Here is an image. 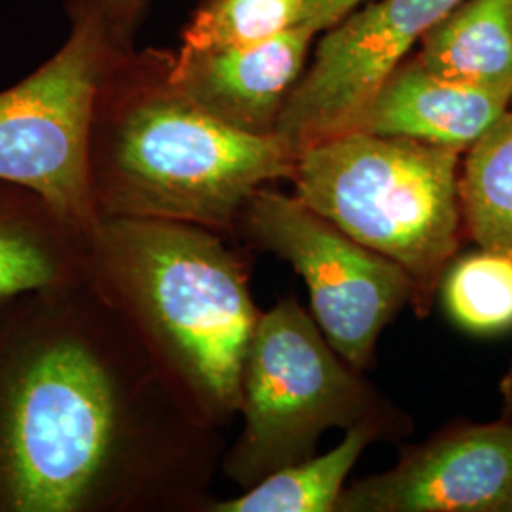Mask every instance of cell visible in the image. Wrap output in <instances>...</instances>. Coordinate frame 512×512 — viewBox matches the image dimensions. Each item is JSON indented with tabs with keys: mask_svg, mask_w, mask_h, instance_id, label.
<instances>
[{
	"mask_svg": "<svg viewBox=\"0 0 512 512\" xmlns=\"http://www.w3.org/2000/svg\"><path fill=\"white\" fill-rule=\"evenodd\" d=\"M501 395H503V404H505V416L512 423V366L511 370L505 374L501 380Z\"/></svg>",
	"mask_w": 512,
	"mask_h": 512,
	"instance_id": "20",
	"label": "cell"
},
{
	"mask_svg": "<svg viewBox=\"0 0 512 512\" xmlns=\"http://www.w3.org/2000/svg\"><path fill=\"white\" fill-rule=\"evenodd\" d=\"M512 484V423H456L346 488L336 512H499Z\"/></svg>",
	"mask_w": 512,
	"mask_h": 512,
	"instance_id": "9",
	"label": "cell"
},
{
	"mask_svg": "<svg viewBox=\"0 0 512 512\" xmlns=\"http://www.w3.org/2000/svg\"><path fill=\"white\" fill-rule=\"evenodd\" d=\"M73 308L48 304L0 342V511H97L167 492L184 444L169 427L200 423L148 414L177 397L148 351L131 365Z\"/></svg>",
	"mask_w": 512,
	"mask_h": 512,
	"instance_id": "1",
	"label": "cell"
},
{
	"mask_svg": "<svg viewBox=\"0 0 512 512\" xmlns=\"http://www.w3.org/2000/svg\"><path fill=\"white\" fill-rule=\"evenodd\" d=\"M243 431L224 471L243 490L315 456L329 429L410 418L346 363L294 296L260 313L241 380Z\"/></svg>",
	"mask_w": 512,
	"mask_h": 512,
	"instance_id": "5",
	"label": "cell"
},
{
	"mask_svg": "<svg viewBox=\"0 0 512 512\" xmlns=\"http://www.w3.org/2000/svg\"><path fill=\"white\" fill-rule=\"evenodd\" d=\"M499 512H512V484L511 488H509V492L505 495V499H503V503H501Z\"/></svg>",
	"mask_w": 512,
	"mask_h": 512,
	"instance_id": "21",
	"label": "cell"
},
{
	"mask_svg": "<svg viewBox=\"0 0 512 512\" xmlns=\"http://www.w3.org/2000/svg\"><path fill=\"white\" fill-rule=\"evenodd\" d=\"M446 310L459 327L494 334L512 327V256L480 249L454 258L440 283Z\"/></svg>",
	"mask_w": 512,
	"mask_h": 512,
	"instance_id": "16",
	"label": "cell"
},
{
	"mask_svg": "<svg viewBox=\"0 0 512 512\" xmlns=\"http://www.w3.org/2000/svg\"><path fill=\"white\" fill-rule=\"evenodd\" d=\"M238 228L302 275L315 321L338 355L359 372L372 368L385 327L412 304L414 285L404 268L349 238L300 198L266 186L245 203Z\"/></svg>",
	"mask_w": 512,
	"mask_h": 512,
	"instance_id": "7",
	"label": "cell"
},
{
	"mask_svg": "<svg viewBox=\"0 0 512 512\" xmlns=\"http://www.w3.org/2000/svg\"><path fill=\"white\" fill-rule=\"evenodd\" d=\"M40 198L27 188L0 190V302L18 294L73 285L78 262L59 220L21 215ZM74 236V234H73Z\"/></svg>",
	"mask_w": 512,
	"mask_h": 512,
	"instance_id": "14",
	"label": "cell"
},
{
	"mask_svg": "<svg viewBox=\"0 0 512 512\" xmlns=\"http://www.w3.org/2000/svg\"><path fill=\"white\" fill-rule=\"evenodd\" d=\"M86 251L97 291L184 406L209 427L241 412L243 366L260 313L243 260L215 230L101 217Z\"/></svg>",
	"mask_w": 512,
	"mask_h": 512,
	"instance_id": "3",
	"label": "cell"
},
{
	"mask_svg": "<svg viewBox=\"0 0 512 512\" xmlns=\"http://www.w3.org/2000/svg\"><path fill=\"white\" fill-rule=\"evenodd\" d=\"M147 4L148 0H67V10L93 14L118 50H131L137 23Z\"/></svg>",
	"mask_w": 512,
	"mask_h": 512,
	"instance_id": "18",
	"label": "cell"
},
{
	"mask_svg": "<svg viewBox=\"0 0 512 512\" xmlns=\"http://www.w3.org/2000/svg\"><path fill=\"white\" fill-rule=\"evenodd\" d=\"M459 202L469 238L480 249L512 256V110L467 150Z\"/></svg>",
	"mask_w": 512,
	"mask_h": 512,
	"instance_id": "15",
	"label": "cell"
},
{
	"mask_svg": "<svg viewBox=\"0 0 512 512\" xmlns=\"http://www.w3.org/2000/svg\"><path fill=\"white\" fill-rule=\"evenodd\" d=\"M304 0H205L184 27L179 54L251 46L277 37L302 19Z\"/></svg>",
	"mask_w": 512,
	"mask_h": 512,
	"instance_id": "17",
	"label": "cell"
},
{
	"mask_svg": "<svg viewBox=\"0 0 512 512\" xmlns=\"http://www.w3.org/2000/svg\"><path fill=\"white\" fill-rule=\"evenodd\" d=\"M57 54L0 93V183L37 194L84 245L101 215L93 200L90 137L101 82L118 50L103 23L69 12Z\"/></svg>",
	"mask_w": 512,
	"mask_h": 512,
	"instance_id": "6",
	"label": "cell"
},
{
	"mask_svg": "<svg viewBox=\"0 0 512 512\" xmlns=\"http://www.w3.org/2000/svg\"><path fill=\"white\" fill-rule=\"evenodd\" d=\"M370 0H304L300 25L313 33L327 31Z\"/></svg>",
	"mask_w": 512,
	"mask_h": 512,
	"instance_id": "19",
	"label": "cell"
},
{
	"mask_svg": "<svg viewBox=\"0 0 512 512\" xmlns=\"http://www.w3.org/2000/svg\"><path fill=\"white\" fill-rule=\"evenodd\" d=\"M410 425L363 421L346 431L344 440L323 456L289 465L266 476L243 494L209 507L213 512H334L346 490L351 469L374 440L401 439Z\"/></svg>",
	"mask_w": 512,
	"mask_h": 512,
	"instance_id": "12",
	"label": "cell"
},
{
	"mask_svg": "<svg viewBox=\"0 0 512 512\" xmlns=\"http://www.w3.org/2000/svg\"><path fill=\"white\" fill-rule=\"evenodd\" d=\"M512 88L450 80L403 61L374 97L359 131L465 152L509 110Z\"/></svg>",
	"mask_w": 512,
	"mask_h": 512,
	"instance_id": "11",
	"label": "cell"
},
{
	"mask_svg": "<svg viewBox=\"0 0 512 512\" xmlns=\"http://www.w3.org/2000/svg\"><path fill=\"white\" fill-rule=\"evenodd\" d=\"M463 0H370L327 29L289 93L275 135L298 158L317 143L359 131L385 80Z\"/></svg>",
	"mask_w": 512,
	"mask_h": 512,
	"instance_id": "8",
	"label": "cell"
},
{
	"mask_svg": "<svg viewBox=\"0 0 512 512\" xmlns=\"http://www.w3.org/2000/svg\"><path fill=\"white\" fill-rule=\"evenodd\" d=\"M459 156L416 139L353 131L300 152L291 181L315 213L404 268L412 308L423 317L465 230Z\"/></svg>",
	"mask_w": 512,
	"mask_h": 512,
	"instance_id": "4",
	"label": "cell"
},
{
	"mask_svg": "<svg viewBox=\"0 0 512 512\" xmlns=\"http://www.w3.org/2000/svg\"><path fill=\"white\" fill-rule=\"evenodd\" d=\"M414 57L450 80L512 88V0H463L421 38Z\"/></svg>",
	"mask_w": 512,
	"mask_h": 512,
	"instance_id": "13",
	"label": "cell"
},
{
	"mask_svg": "<svg viewBox=\"0 0 512 512\" xmlns=\"http://www.w3.org/2000/svg\"><path fill=\"white\" fill-rule=\"evenodd\" d=\"M315 35L296 25L251 46L200 54L173 52L171 80L220 122L253 135H275L285 101L304 73Z\"/></svg>",
	"mask_w": 512,
	"mask_h": 512,
	"instance_id": "10",
	"label": "cell"
},
{
	"mask_svg": "<svg viewBox=\"0 0 512 512\" xmlns=\"http://www.w3.org/2000/svg\"><path fill=\"white\" fill-rule=\"evenodd\" d=\"M173 52L124 50L95 99L93 200L101 217L179 220L224 232L264 184L291 179L277 135L232 128L171 80Z\"/></svg>",
	"mask_w": 512,
	"mask_h": 512,
	"instance_id": "2",
	"label": "cell"
}]
</instances>
